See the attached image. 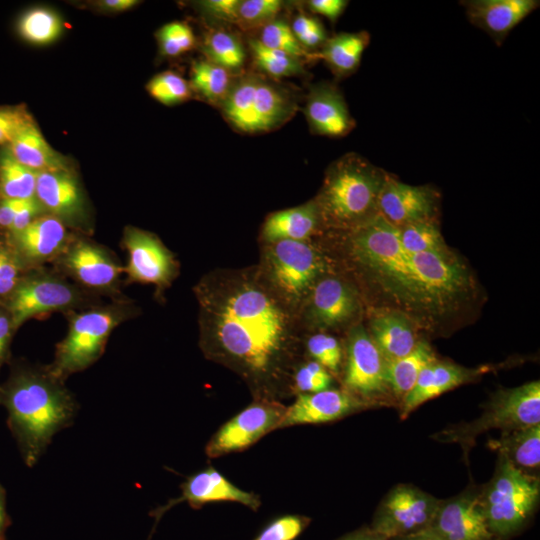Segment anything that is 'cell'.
Wrapping results in <instances>:
<instances>
[{
    "mask_svg": "<svg viewBox=\"0 0 540 540\" xmlns=\"http://www.w3.org/2000/svg\"><path fill=\"white\" fill-rule=\"evenodd\" d=\"M369 42L370 35L366 31L341 32L328 37L320 52L311 54V59L324 60L336 77H346L359 67Z\"/></svg>",
    "mask_w": 540,
    "mask_h": 540,
    "instance_id": "cell-30",
    "label": "cell"
},
{
    "mask_svg": "<svg viewBox=\"0 0 540 540\" xmlns=\"http://www.w3.org/2000/svg\"><path fill=\"white\" fill-rule=\"evenodd\" d=\"M299 44L307 51L322 47L328 36L321 21L299 12L290 26Z\"/></svg>",
    "mask_w": 540,
    "mask_h": 540,
    "instance_id": "cell-46",
    "label": "cell"
},
{
    "mask_svg": "<svg viewBox=\"0 0 540 540\" xmlns=\"http://www.w3.org/2000/svg\"><path fill=\"white\" fill-rule=\"evenodd\" d=\"M32 122L34 120L25 108H0V145H8L21 130Z\"/></svg>",
    "mask_w": 540,
    "mask_h": 540,
    "instance_id": "cell-47",
    "label": "cell"
},
{
    "mask_svg": "<svg viewBox=\"0 0 540 540\" xmlns=\"http://www.w3.org/2000/svg\"><path fill=\"white\" fill-rule=\"evenodd\" d=\"M37 172L19 163L9 148L0 154V192L3 199L35 197Z\"/></svg>",
    "mask_w": 540,
    "mask_h": 540,
    "instance_id": "cell-34",
    "label": "cell"
},
{
    "mask_svg": "<svg viewBox=\"0 0 540 540\" xmlns=\"http://www.w3.org/2000/svg\"><path fill=\"white\" fill-rule=\"evenodd\" d=\"M483 372L482 368L471 369L435 359L422 370L415 386L402 400L401 417H407L428 400L473 381Z\"/></svg>",
    "mask_w": 540,
    "mask_h": 540,
    "instance_id": "cell-23",
    "label": "cell"
},
{
    "mask_svg": "<svg viewBox=\"0 0 540 540\" xmlns=\"http://www.w3.org/2000/svg\"><path fill=\"white\" fill-rule=\"evenodd\" d=\"M21 254L31 261H44L59 253L66 242L65 226L53 215L37 217L14 236Z\"/></svg>",
    "mask_w": 540,
    "mask_h": 540,
    "instance_id": "cell-27",
    "label": "cell"
},
{
    "mask_svg": "<svg viewBox=\"0 0 540 540\" xmlns=\"http://www.w3.org/2000/svg\"><path fill=\"white\" fill-rule=\"evenodd\" d=\"M539 479L499 456L491 480L478 492L488 527L496 540L518 533L532 517L539 501Z\"/></svg>",
    "mask_w": 540,
    "mask_h": 540,
    "instance_id": "cell-5",
    "label": "cell"
},
{
    "mask_svg": "<svg viewBox=\"0 0 540 540\" xmlns=\"http://www.w3.org/2000/svg\"><path fill=\"white\" fill-rule=\"evenodd\" d=\"M44 208L39 203L36 197L28 199L21 209L16 213L13 222L10 226V231L15 236L23 231Z\"/></svg>",
    "mask_w": 540,
    "mask_h": 540,
    "instance_id": "cell-50",
    "label": "cell"
},
{
    "mask_svg": "<svg viewBox=\"0 0 540 540\" xmlns=\"http://www.w3.org/2000/svg\"><path fill=\"white\" fill-rule=\"evenodd\" d=\"M10 524L11 520L6 510V492L0 484V540H5L6 530Z\"/></svg>",
    "mask_w": 540,
    "mask_h": 540,
    "instance_id": "cell-55",
    "label": "cell"
},
{
    "mask_svg": "<svg viewBox=\"0 0 540 540\" xmlns=\"http://www.w3.org/2000/svg\"><path fill=\"white\" fill-rule=\"evenodd\" d=\"M332 377L330 373L316 361H308L295 369L293 390L300 393H315L330 389Z\"/></svg>",
    "mask_w": 540,
    "mask_h": 540,
    "instance_id": "cell-45",
    "label": "cell"
},
{
    "mask_svg": "<svg viewBox=\"0 0 540 540\" xmlns=\"http://www.w3.org/2000/svg\"><path fill=\"white\" fill-rule=\"evenodd\" d=\"M183 501L188 502L195 509L218 501L238 502L252 510H257L261 505L258 495L235 486L213 467H208L187 478L181 485L180 497L154 510L151 515L157 522L164 512Z\"/></svg>",
    "mask_w": 540,
    "mask_h": 540,
    "instance_id": "cell-18",
    "label": "cell"
},
{
    "mask_svg": "<svg viewBox=\"0 0 540 540\" xmlns=\"http://www.w3.org/2000/svg\"><path fill=\"white\" fill-rule=\"evenodd\" d=\"M249 50L256 67L273 78L291 77L304 73L301 59L285 52L264 46L257 38L248 41Z\"/></svg>",
    "mask_w": 540,
    "mask_h": 540,
    "instance_id": "cell-36",
    "label": "cell"
},
{
    "mask_svg": "<svg viewBox=\"0 0 540 540\" xmlns=\"http://www.w3.org/2000/svg\"><path fill=\"white\" fill-rule=\"evenodd\" d=\"M124 244L128 251L126 271L131 280L160 287L170 283L176 263L157 236L131 227L125 230Z\"/></svg>",
    "mask_w": 540,
    "mask_h": 540,
    "instance_id": "cell-16",
    "label": "cell"
},
{
    "mask_svg": "<svg viewBox=\"0 0 540 540\" xmlns=\"http://www.w3.org/2000/svg\"><path fill=\"white\" fill-rule=\"evenodd\" d=\"M309 355L327 371L337 373L341 366L342 349L336 338L318 333L306 342Z\"/></svg>",
    "mask_w": 540,
    "mask_h": 540,
    "instance_id": "cell-43",
    "label": "cell"
},
{
    "mask_svg": "<svg viewBox=\"0 0 540 540\" xmlns=\"http://www.w3.org/2000/svg\"><path fill=\"white\" fill-rule=\"evenodd\" d=\"M232 73L205 59L191 68V86L207 102L220 107L233 85Z\"/></svg>",
    "mask_w": 540,
    "mask_h": 540,
    "instance_id": "cell-33",
    "label": "cell"
},
{
    "mask_svg": "<svg viewBox=\"0 0 540 540\" xmlns=\"http://www.w3.org/2000/svg\"><path fill=\"white\" fill-rule=\"evenodd\" d=\"M370 406L346 390L300 393L293 404L286 407L279 428L333 422Z\"/></svg>",
    "mask_w": 540,
    "mask_h": 540,
    "instance_id": "cell-17",
    "label": "cell"
},
{
    "mask_svg": "<svg viewBox=\"0 0 540 540\" xmlns=\"http://www.w3.org/2000/svg\"><path fill=\"white\" fill-rule=\"evenodd\" d=\"M275 293L291 309L306 301L324 271L320 254L307 242L268 243L260 270Z\"/></svg>",
    "mask_w": 540,
    "mask_h": 540,
    "instance_id": "cell-8",
    "label": "cell"
},
{
    "mask_svg": "<svg viewBox=\"0 0 540 540\" xmlns=\"http://www.w3.org/2000/svg\"><path fill=\"white\" fill-rule=\"evenodd\" d=\"M19 264L15 256L0 246V296L11 294L19 283Z\"/></svg>",
    "mask_w": 540,
    "mask_h": 540,
    "instance_id": "cell-48",
    "label": "cell"
},
{
    "mask_svg": "<svg viewBox=\"0 0 540 540\" xmlns=\"http://www.w3.org/2000/svg\"><path fill=\"white\" fill-rule=\"evenodd\" d=\"M537 0L461 1L471 24L501 45L510 31L539 6Z\"/></svg>",
    "mask_w": 540,
    "mask_h": 540,
    "instance_id": "cell-22",
    "label": "cell"
},
{
    "mask_svg": "<svg viewBox=\"0 0 540 540\" xmlns=\"http://www.w3.org/2000/svg\"><path fill=\"white\" fill-rule=\"evenodd\" d=\"M350 244L356 260L383 286L408 304L420 305L411 256L401 244L397 226L377 213L352 228Z\"/></svg>",
    "mask_w": 540,
    "mask_h": 540,
    "instance_id": "cell-4",
    "label": "cell"
},
{
    "mask_svg": "<svg viewBox=\"0 0 540 540\" xmlns=\"http://www.w3.org/2000/svg\"><path fill=\"white\" fill-rule=\"evenodd\" d=\"M337 540H389L385 536L377 533L371 527H363L350 532Z\"/></svg>",
    "mask_w": 540,
    "mask_h": 540,
    "instance_id": "cell-54",
    "label": "cell"
},
{
    "mask_svg": "<svg viewBox=\"0 0 540 540\" xmlns=\"http://www.w3.org/2000/svg\"><path fill=\"white\" fill-rule=\"evenodd\" d=\"M391 540H445L442 536H440L436 531H434L431 527L425 528L423 530H420L418 532L393 538Z\"/></svg>",
    "mask_w": 540,
    "mask_h": 540,
    "instance_id": "cell-56",
    "label": "cell"
},
{
    "mask_svg": "<svg viewBox=\"0 0 540 540\" xmlns=\"http://www.w3.org/2000/svg\"><path fill=\"white\" fill-rule=\"evenodd\" d=\"M160 49L166 56L175 57L195 46V35L189 25L173 21L160 28L157 34Z\"/></svg>",
    "mask_w": 540,
    "mask_h": 540,
    "instance_id": "cell-42",
    "label": "cell"
},
{
    "mask_svg": "<svg viewBox=\"0 0 540 540\" xmlns=\"http://www.w3.org/2000/svg\"><path fill=\"white\" fill-rule=\"evenodd\" d=\"M430 527L445 540H496L475 491L442 500Z\"/></svg>",
    "mask_w": 540,
    "mask_h": 540,
    "instance_id": "cell-19",
    "label": "cell"
},
{
    "mask_svg": "<svg viewBox=\"0 0 540 540\" xmlns=\"http://www.w3.org/2000/svg\"><path fill=\"white\" fill-rule=\"evenodd\" d=\"M282 6L280 0H242L236 25L243 30L263 28L277 18Z\"/></svg>",
    "mask_w": 540,
    "mask_h": 540,
    "instance_id": "cell-41",
    "label": "cell"
},
{
    "mask_svg": "<svg viewBox=\"0 0 540 540\" xmlns=\"http://www.w3.org/2000/svg\"><path fill=\"white\" fill-rule=\"evenodd\" d=\"M306 300L307 318L320 328L343 324L358 310L356 292L338 278L320 279Z\"/></svg>",
    "mask_w": 540,
    "mask_h": 540,
    "instance_id": "cell-21",
    "label": "cell"
},
{
    "mask_svg": "<svg viewBox=\"0 0 540 540\" xmlns=\"http://www.w3.org/2000/svg\"><path fill=\"white\" fill-rule=\"evenodd\" d=\"M419 286L420 305L444 309L469 288L465 266L448 250L411 255Z\"/></svg>",
    "mask_w": 540,
    "mask_h": 540,
    "instance_id": "cell-12",
    "label": "cell"
},
{
    "mask_svg": "<svg viewBox=\"0 0 540 540\" xmlns=\"http://www.w3.org/2000/svg\"><path fill=\"white\" fill-rule=\"evenodd\" d=\"M442 500L411 484H398L378 505L371 528L389 540L430 527Z\"/></svg>",
    "mask_w": 540,
    "mask_h": 540,
    "instance_id": "cell-10",
    "label": "cell"
},
{
    "mask_svg": "<svg viewBox=\"0 0 540 540\" xmlns=\"http://www.w3.org/2000/svg\"><path fill=\"white\" fill-rule=\"evenodd\" d=\"M0 405L7 410V425L26 466H34L53 436L70 426L76 402L47 368L16 365L0 385Z\"/></svg>",
    "mask_w": 540,
    "mask_h": 540,
    "instance_id": "cell-2",
    "label": "cell"
},
{
    "mask_svg": "<svg viewBox=\"0 0 540 540\" xmlns=\"http://www.w3.org/2000/svg\"><path fill=\"white\" fill-rule=\"evenodd\" d=\"M27 200L3 199L0 203V226L10 228L16 213Z\"/></svg>",
    "mask_w": 540,
    "mask_h": 540,
    "instance_id": "cell-53",
    "label": "cell"
},
{
    "mask_svg": "<svg viewBox=\"0 0 540 540\" xmlns=\"http://www.w3.org/2000/svg\"><path fill=\"white\" fill-rule=\"evenodd\" d=\"M438 198L437 192L429 186L405 184L387 173L378 197V212L401 228L411 223L433 220Z\"/></svg>",
    "mask_w": 540,
    "mask_h": 540,
    "instance_id": "cell-15",
    "label": "cell"
},
{
    "mask_svg": "<svg viewBox=\"0 0 540 540\" xmlns=\"http://www.w3.org/2000/svg\"><path fill=\"white\" fill-rule=\"evenodd\" d=\"M399 229L401 244L410 256L447 250L440 230L433 220L411 223Z\"/></svg>",
    "mask_w": 540,
    "mask_h": 540,
    "instance_id": "cell-38",
    "label": "cell"
},
{
    "mask_svg": "<svg viewBox=\"0 0 540 540\" xmlns=\"http://www.w3.org/2000/svg\"><path fill=\"white\" fill-rule=\"evenodd\" d=\"M125 317L116 307L93 309L75 315L66 337L58 344L55 360L47 367L63 381L93 364L102 354L111 332Z\"/></svg>",
    "mask_w": 540,
    "mask_h": 540,
    "instance_id": "cell-9",
    "label": "cell"
},
{
    "mask_svg": "<svg viewBox=\"0 0 540 540\" xmlns=\"http://www.w3.org/2000/svg\"><path fill=\"white\" fill-rule=\"evenodd\" d=\"M147 91L165 105L186 101L192 93L188 82L173 71H164L154 76L147 84Z\"/></svg>",
    "mask_w": 540,
    "mask_h": 540,
    "instance_id": "cell-39",
    "label": "cell"
},
{
    "mask_svg": "<svg viewBox=\"0 0 540 540\" xmlns=\"http://www.w3.org/2000/svg\"><path fill=\"white\" fill-rule=\"evenodd\" d=\"M35 197L60 220H73L83 213L82 191L69 171L37 172Z\"/></svg>",
    "mask_w": 540,
    "mask_h": 540,
    "instance_id": "cell-24",
    "label": "cell"
},
{
    "mask_svg": "<svg viewBox=\"0 0 540 540\" xmlns=\"http://www.w3.org/2000/svg\"><path fill=\"white\" fill-rule=\"evenodd\" d=\"M205 356L238 374L256 398L287 392L296 363L291 308L260 270H217L197 285Z\"/></svg>",
    "mask_w": 540,
    "mask_h": 540,
    "instance_id": "cell-1",
    "label": "cell"
},
{
    "mask_svg": "<svg viewBox=\"0 0 540 540\" xmlns=\"http://www.w3.org/2000/svg\"><path fill=\"white\" fill-rule=\"evenodd\" d=\"M14 328L8 309L0 307V368L7 361Z\"/></svg>",
    "mask_w": 540,
    "mask_h": 540,
    "instance_id": "cell-52",
    "label": "cell"
},
{
    "mask_svg": "<svg viewBox=\"0 0 540 540\" xmlns=\"http://www.w3.org/2000/svg\"><path fill=\"white\" fill-rule=\"evenodd\" d=\"M348 3L346 0H310L306 2V5L312 13L321 15L334 23L343 14Z\"/></svg>",
    "mask_w": 540,
    "mask_h": 540,
    "instance_id": "cell-51",
    "label": "cell"
},
{
    "mask_svg": "<svg viewBox=\"0 0 540 540\" xmlns=\"http://www.w3.org/2000/svg\"><path fill=\"white\" fill-rule=\"evenodd\" d=\"M435 359L430 345L425 341H418L409 354L386 363V382L389 390L402 402L415 386L422 370Z\"/></svg>",
    "mask_w": 540,
    "mask_h": 540,
    "instance_id": "cell-32",
    "label": "cell"
},
{
    "mask_svg": "<svg viewBox=\"0 0 540 540\" xmlns=\"http://www.w3.org/2000/svg\"><path fill=\"white\" fill-rule=\"evenodd\" d=\"M78 301V291L64 280L34 275L19 281L10 294L7 309L15 330L34 316L72 307Z\"/></svg>",
    "mask_w": 540,
    "mask_h": 540,
    "instance_id": "cell-14",
    "label": "cell"
},
{
    "mask_svg": "<svg viewBox=\"0 0 540 540\" xmlns=\"http://www.w3.org/2000/svg\"><path fill=\"white\" fill-rule=\"evenodd\" d=\"M138 3L139 1L136 0H105L100 3V6L112 12H121L134 7Z\"/></svg>",
    "mask_w": 540,
    "mask_h": 540,
    "instance_id": "cell-57",
    "label": "cell"
},
{
    "mask_svg": "<svg viewBox=\"0 0 540 540\" xmlns=\"http://www.w3.org/2000/svg\"><path fill=\"white\" fill-rule=\"evenodd\" d=\"M239 3L240 0H205L199 6L214 20L236 24Z\"/></svg>",
    "mask_w": 540,
    "mask_h": 540,
    "instance_id": "cell-49",
    "label": "cell"
},
{
    "mask_svg": "<svg viewBox=\"0 0 540 540\" xmlns=\"http://www.w3.org/2000/svg\"><path fill=\"white\" fill-rule=\"evenodd\" d=\"M516 468L527 472L540 465V424L502 432L489 443Z\"/></svg>",
    "mask_w": 540,
    "mask_h": 540,
    "instance_id": "cell-31",
    "label": "cell"
},
{
    "mask_svg": "<svg viewBox=\"0 0 540 540\" xmlns=\"http://www.w3.org/2000/svg\"><path fill=\"white\" fill-rule=\"evenodd\" d=\"M285 411L286 407L278 400L256 398L213 434L206 444V455L217 458L247 449L278 429Z\"/></svg>",
    "mask_w": 540,
    "mask_h": 540,
    "instance_id": "cell-11",
    "label": "cell"
},
{
    "mask_svg": "<svg viewBox=\"0 0 540 540\" xmlns=\"http://www.w3.org/2000/svg\"><path fill=\"white\" fill-rule=\"evenodd\" d=\"M64 263L82 284L91 288L112 286L121 272V268L104 250L85 241L69 248Z\"/></svg>",
    "mask_w": 540,
    "mask_h": 540,
    "instance_id": "cell-25",
    "label": "cell"
},
{
    "mask_svg": "<svg viewBox=\"0 0 540 540\" xmlns=\"http://www.w3.org/2000/svg\"><path fill=\"white\" fill-rule=\"evenodd\" d=\"M370 329V336L386 363L409 354L418 343L410 321L400 312L375 316Z\"/></svg>",
    "mask_w": 540,
    "mask_h": 540,
    "instance_id": "cell-28",
    "label": "cell"
},
{
    "mask_svg": "<svg viewBox=\"0 0 540 540\" xmlns=\"http://www.w3.org/2000/svg\"><path fill=\"white\" fill-rule=\"evenodd\" d=\"M304 113L311 131L321 136L343 137L355 127L342 92L330 82L310 87Z\"/></svg>",
    "mask_w": 540,
    "mask_h": 540,
    "instance_id": "cell-20",
    "label": "cell"
},
{
    "mask_svg": "<svg viewBox=\"0 0 540 540\" xmlns=\"http://www.w3.org/2000/svg\"><path fill=\"white\" fill-rule=\"evenodd\" d=\"M220 108L235 129L255 134L284 124L296 107L284 89L260 75L247 73L234 80Z\"/></svg>",
    "mask_w": 540,
    "mask_h": 540,
    "instance_id": "cell-6",
    "label": "cell"
},
{
    "mask_svg": "<svg viewBox=\"0 0 540 540\" xmlns=\"http://www.w3.org/2000/svg\"><path fill=\"white\" fill-rule=\"evenodd\" d=\"M203 52L206 59L231 73L242 69L245 49L238 37L224 29L211 30L205 37Z\"/></svg>",
    "mask_w": 540,
    "mask_h": 540,
    "instance_id": "cell-35",
    "label": "cell"
},
{
    "mask_svg": "<svg viewBox=\"0 0 540 540\" xmlns=\"http://www.w3.org/2000/svg\"><path fill=\"white\" fill-rule=\"evenodd\" d=\"M63 25L60 17L46 8H34L27 11L20 19L18 30L28 42L45 45L56 40Z\"/></svg>",
    "mask_w": 540,
    "mask_h": 540,
    "instance_id": "cell-37",
    "label": "cell"
},
{
    "mask_svg": "<svg viewBox=\"0 0 540 540\" xmlns=\"http://www.w3.org/2000/svg\"><path fill=\"white\" fill-rule=\"evenodd\" d=\"M540 424V383L497 391L483 413L471 422L453 425L434 435L446 443H458L467 457L476 437L490 429L502 432Z\"/></svg>",
    "mask_w": 540,
    "mask_h": 540,
    "instance_id": "cell-7",
    "label": "cell"
},
{
    "mask_svg": "<svg viewBox=\"0 0 540 540\" xmlns=\"http://www.w3.org/2000/svg\"><path fill=\"white\" fill-rule=\"evenodd\" d=\"M264 46L290 54L303 60L311 58L310 52H307L295 38L289 24L281 19H275L263 28L260 36L257 38Z\"/></svg>",
    "mask_w": 540,
    "mask_h": 540,
    "instance_id": "cell-40",
    "label": "cell"
},
{
    "mask_svg": "<svg viewBox=\"0 0 540 540\" xmlns=\"http://www.w3.org/2000/svg\"><path fill=\"white\" fill-rule=\"evenodd\" d=\"M14 158L35 172L68 171L64 159L48 144L32 122L8 144Z\"/></svg>",
    "mask_w": 540,
    "mask_h": 540,
    "instance_id": "cell-29",
    "label": "cell"
},
{
    "mask_svg": "<svg viewBox=\"0 0 540 540\" xmlns=\"http://www.w3.org/2000/svg\"><path fill=\"white\" fill-rule=\"evenodd\" d=\"M346 391L373 406L388 393L386 361L363 327L351 330L344 375Z\"/></svg>",
    "mask_w": 540,
    "mask_h": 540,
    "instance_id": "cell-13",
    "label": "cell"
},
{
    "mask_svg": "<svg viewBox=\"0 0 540 540\" xmlns=\"http://www.w3.org/2000/svg\"><path fill=\"white\" fill-rule=\"evenodd\" d=\"M310 522L311 519L304 515H283L269 522L254 540H295Z\"/></svg>",
    "mask_w": 540,
    "mask_h": 540,
    "instance_id": "cell-44",
    "label": "cell"
},
{
    "mask_svg": "<svg viewBox=\"0 0 540 540\" xmlns=\"http://www.w3.org/2000/svg\"><path fill=\"white\" fill-rule=\"evenodd\" d=\"M387 172L359 154L350 152L327 169L315 199L321 221L353 228L378 212V197Z\"/></svg>",
    "mask_w": 540,
    "mask_h": 540,
    "instance_id": "cell-3",
    "label": "cell"
},
{
    "mask_svg": "<svg viewBox=\"0 0 540 540\" xmlns=\"http://www.w3.org/2000/svg\"><path fill=\"white\" fill-rule=\"evenodd\" d=\"M319 222V209L313 199L297 207L269 214L262 226V237L267 243L280 240L305 241Z\"/></svg>",
    "mask_w": 540,
    "mask_h": 540,
    "instance_id": "cell-26",
    "label": "cell"
}]
</instances>
